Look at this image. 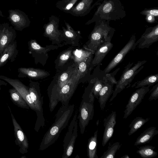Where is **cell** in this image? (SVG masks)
Instances as JSON below:
<instances>
[{
  "mask_svg": "<svg viewBox=\"0 0 158 158\" xmlns=\"http://www.w3.org/2000/svg\"><path fill=\"white\" fill-rule=\"evenodd\" d=\"M147 62L146 60L139 61L131 67L133 63H129L125 68L123 73L117 83L113 95L109 102H111L117 94L124 89L131 86V83L135 76L143 68V64Z\"/></svg>",
  "mask_w": 158,
  "mask_h": 158,
  "instance_id": "6",
  "label": "cell"
},
{
  "mask_svg": "<svg viewBox=\"0 0 158 158\" xmlns=\"http://www.w3.org/2000/svg\"><path fill=\"white\" fill-rule=\"evenodd\" d=\"M94 54L86 49H77L73 50L72 55L74 63L77 65L80 62L93 57Z\"/></svg>",
  "mask_w": 158,
  "mask_h": 158,
  "instance_id": "28",
  "label": "cell"
},
{
  "mask_svg": "<svg viewBox=\"0 0 158 158\" xmlns=\"http://www.w3.org/2000/svg\"><path fill=\"white\" fill-rule=\"evenodd\" d=\"M73 47L72 46L63 51L55 60V68L57 72L63 70L64 67L70 61L73 60L72 52Z\"/></svg>",
  "mask_w": 158,
  "mask_h": 158,
  "instance_id": "24",
  "label": "cell"
},
{
  "mask_svg": "<svg viewBox=\"0 0 158 158\" xmlns=\"http://www.w3.org/2000/svg\"><path fill=\"white\" fill-rule=\"evenodd\" d=\"M116 111H112L103 120V126L105 128L102 137V146H105L113 136L114 128L116 123Z\"/></svg>",
  "mask_w": 158,
  "mask_h": 158,
  "instance_id": "17",
  "label": "cell"
},
{
  "mask_svg": "<svg viewBox=\"0 0 158 158\" xmlns=\"http://www.w3.org/2000/svg\"><path fill=\"white\" fill-rule=\"evenodd\" d=\"M74 104L62 105L56 115L54 123L44 134L39 149L44 150L54 144L58 139L62 131L68 125L74 111Z\"/></svg>",
  "mask_w": 158,
  "mask_h": 158,
  "instance_id": "1",
  "label": "cell"
},
{
  "mask_svg": "<svg viewBox=\"0 0 158 158\" xmlns=\"http://www.w3.org/2000/svg\"><path fill=\"white\" fill-rule=\"evenodd\" d=\"M150 119L149 118H144L141 117H136L129 125L130 130L128 133V135L130 136L135 133Z\"/></svg>",
  "mask_w": 158,
  "mask_h": 158,
  "instance_id": "31",
  "label": "cell"
},
{
  "mask_svg": "<svg viewBox=\"0 0 158 158\" xmlns=\"http://www.w3.org/2000/svg\"><path fill=\"white\" fill-rule=\"evenodd\" d=\"M149 86H146L139 88L132 94L126 106L123 118H127L140 104L149 92Z\"/></svg>",
  "mask_w": 158,
  "mask_h": 158,
  "instance_id": "11",
  "label": "cell"
},
{
  "mask_svg": "<svg viewBox=\"0 0 158 158\" xmlns=\"http://www.w3.org/2000/svg\"><path fill=\"white\" fill-rule=\"evenodd\" d=\"M66 27H62L61 32V40L64 44H70L73 47L79 45V42L81 38V32L75 31L68 23L64 21Z\"/></svg>",
  "mask_w": 158,
  "mask_h": 158,
  "instance_id": "15",
  "label": "cell"
},
{
  "mask_svg": "<svg viewBox=\"0 0 158 158\" xmlns=\"http://www.w3.org/2000/svg\"><path fill=\"white\" fill-rule=\"evenodd\" d=\"M0 79L8 83L20 93L31 110L35 111L37 118L34 129L38 132L40 127L43 128L45 124L43 111L41 110L31 97L28 87L19 80L12 79L3 75H0Z\"/></svg>",
  "mask_w": 158,
  "mask_h": 158,
  "instance_id": "3",
  "label": "cell"
},
{
  "mask_svg": "<svg viewBox=\"0 0 158 158\" xmlns=\"http://www.w3.org/2000/svg\"><path fill=\"white\" fill-rule=\"evenodd\" d=\"M8 13L7 18L15 30L22 31L30 26L31 21L24 12L15 9L9 10Z\"/></svg>",
  "mask_w": 158,
  "mask_h": 158,
  "instance_id": "10",
  "label": "cell"
},
{
  "mask_svg": "<svg viewBox=\"0 0 158 158\" xmlns=\"http://www.w3.org/2000/svg\"><path fill=\"white\" fill-rule=\"evenodd\" d=\"M135 42V35H133L131 37L128 42L113 59L103 70L106 74L109 73L112 69L121 62L127 53L135 48L136 46Z\"/></svg>",
  "mask_w": 158,
  "mask_h": 158,
  "instance_id": "12",
  "label": "cell"
},
{
  "mask_svg": "<svg viewBox=\"0 0 158 158\" xmlns=\"http://www.w3.org/2000/svg\"><path fill=\"white\" fill-rule=\"evenodd\" d=\"M15 29L7 23L0 24V55L9 45L15 40Z\"/></svg>",
  "mask_w": 158,
  "mask_h": 158,
  "instance_id": "14",
  "label": "cell"
},
{
  "mask_svg": "<svg viewBox=\"0 0 158 158\" xmlns=\"http://www.w3.org/2000/svg\"><path fill=\"white\" fill-rule=\"evenodd\" d=\"M28 88L31 98L39 108L43 111L44 97L41 93L39 83L33 81L30 79Z\"/></svg>",
  "mask_w": 158,
  "mask_h": 158,
  "instance_id": "23",
  "label": "cell"
},
{
  "mask_svg": "<svg viewBox=\"0 0 158 158\" xmlns=\"http://www.w3.org/2000/svg\"><path fill=\"white\" fill-rule=\"evenodd\" d=\"M98 132L97 130L94 135L88 139L87 145V156L89 158H98L97 155Z\"/></svg>",
  "mask_w": 158,
  "mask_h": 158,
  "instance_id": "27",
  "label": "cell"
},
{
  "mask_svg": "<svg viewBox=\"0 0 158 158\" xmlns=\"http://www.w3.org/2000/svg\"><path fill=\"white\" fill-rule=\"evenodd\" d=\"M114 32V29L106 24L96 23L89 35V40L83 46L84 48L94 53L100 45L111 41Z\"/></svg>",
  "mask_w": 158,
  "mask_h": 158,
  "instance_id": "4",
  "label": "cell"
},
{
  "mask_svg": "<svg viewBox=\"0 0 158 158\" xmlns=\"http://www.w3.org/2000/svg\"><path fill=\"white\" fill-rule=\"evenodd\" d=\"M130 158V157L128 155H125L121 157V158Z\"/></svg>",
  "mask_w": 158,
  "mask_h": 158,
  "instance_id": "41",
  "label": "cell"
},
{
  "mask_svg": "<svg viewBox=\"0 0 158 158\" xmlns=\"http://www.w3.org/2000/svg\"><path fill=\"white\" fill-rule=\"evenodd\" d=\"M37 0H36V1H37Z\"/></svg>",
  "mask_w": 158,
  "mask_h": 158,
  "instance_id": "44",
  "label": "cell"
},
{
  "mask_svg": "<svg viewBox=\"0 0 158 158\" xmlns=\"http://www.w3.org/2000/svg\"><path fill=\"white\" fill-rule=\"evenodd\" d=\"M121 145L119 142L114 143L108 147L100 158H114L117 152L120 149Z\"/></svg>",
  "mask_w": 158,
  "mask_h": 158,
  "instance_id": "35",
  "label": "cell"
},
{
  "mask_svg": "<svg viewBox=\"0 0 158 158\" xmlns=\"http://www.w3.org/2000/svg\"><path fill=\"white\" fill-rule=\"evenodd\" d=\"M114 85L107 80L99 93L98 102L102 110L105 108L107 101L114 92Z\"/></svg>",
  "mask_w": 158,
  "mask_h": 158,
  "instance_id": "25",
  "label": "cell"
},
{
  "mask_svg": "<svg viewBox=\"0 0 158 158\" xmlns=\"http://www.w3.org/2000/svg\"><path fill=\"white\" fill-rule=\"evenodd\" d=\"M97 76L92 78L90 83L92 85L91 91L95 98L98 99L99 93L107 81L106 74L104 70L100 69V65L97 66Z\"/></svg>",
  "mask_w": 158,
  "mask_h": 158,
  "instance_id": "20",
  "label": "cell"
},
{
  "mask_svg": "<svg viewBox=\"0 0 158 158\" xmlns=\"http://www.w3.org/2000/svg\"><path fill=\"white\" fill-rule=\"evenodd\" d=\"M150 94L148 100L151 101L153 100H156L158 98V84L153 86L150 91Z\"/></svg>",
  "mask_w": 158,
  "mask_h": 158,
  "instance_id": "36",
  "label": "cell"
},
{
  "mask_svg": "<svg viewBox=\"0 0 158 158\" xmlns=\"http://www.w3.org/2000/svg\"><path fill=\"white\" fill-rule=\"evenodd\" d=\"M112 7V6L110 3H107L104 6L103 11L105 13H109L111 11Z\"/></svg>",
  "mask_w": 158,
  "mask_h": 158,
  "instance_id": "39",
  "label": "cell"
},
{
  "mask_svg": "<svg viewBox=\"0 0 158 158\" xmlns=\"http://www.w3.org/2000/svg\"><path fill=\"white\" fill-rule=\"evenodd\" d=\"M59 21L58 18L52 15L49 17V22L43 26L44 36L48 38L52 44L56 45L61 44L62 42L60 30L59 29Z\"/></svg>",
  "mask_w": 158,
  "mask_h": 158,
  "instance_id": "9",
  "label": "cell"
},
{
  "mask_svg": "<svg viewBox=\"0 0 158 158\" xmlns=\"http://www.w3.org/2000/svg\"><path fill=\"white\" fill-rule=\"evenodd\" d=\"M158 40V26L148 28L141 38L136 42V45L139 48H149Z\"/></svg>",
  "mask_w": 158,
  "mask_h": 158,
  "instance_id": "16",
  "label": "cell"
},
{
  "mask_svg": "<svg viewBox=\"0 0 158 158\" xmlns=\"http://www.w3.org/2000/svg\"><path fill=\"white\" fill-rule=\"evenodd\" d=\"M113 46L111 41H106L100 45L94 54V56L91 64L92 69L95 66L100 65L103 59Z\"/></svg>",
  "mask_w": 158,
  "mask_h": 158,
  "instance_id": "19",
  "label": "cell"
},
{
  "mask_svg": "<svg viewBox=\"0 0 158 158\" xmlns=\"http://www.w3.org/2000/svg\"><path fill=\"white\" fill-rule=\"evenodd\" d=\"M18 72L19 73L18 77H27L30 79H37L44 78L50 75L49 73L44 70L33 68H19L18 69Z\"/></svg>",
  "mask_w": 158,
  "mask_h": 158,
  "instance_id": "18",
  "label": "cell"
},
{
  "mask_svg": "<svg viewBox=\"0 0 158 158\" xmlns=\"http://www.w3.org/2000/svg\"><path fill=\"white\" fill-rule=\"evenodd\" d=\"M29 53L34 59L36 64L40 63L43 66L46 63L48 58V52L51 50L57 49L64 45H47L43 47L40 45L35 40H31L28 42Z\"/></svg>",
  "mask_w": 158,
  "mask_h": 158,
  "instance_id": "8",
  "label": "cell"
},
{
  "mask_svg": "<svg viewBox=\"0 0 158 158\" xmlns=\"http://www.w3.org/2000/svg\"><path fill=\"white\" fill-rule=\"evenodd\" d=\"M7 83L5 82L4 80L0 79V90L1 89V86L2 85H6Z\"/></svg>",
  "mask_w": 158,
  "mask_h": 158,
  "instance_id": "40",
  "label": "cell"
},
{
  "mask_svg": "<svg viewBox=\"0 0 158 158\" xmlns=\"http://www.w3.org/2000/svg\"><path fill=\"white\" fill-rule=\"evenodd\" d=\"M81 78L77 66L68 82L61 88L48 95L51 112L54 110L59 102L62 105H69Z\"/></svg>",
  "mask_w": 158,
  "mask_h": 158,
  "instance_id": "2",
  "label": "cell"
},
{
  "mask_svg": "<svg viewBox=\"0 0 158 158\" xmlns=\"http://www.w3.org/2000/svg\"><path fill=\"white\" fill-rule=\"evenodd\" d=\"M26 157L25 156H21L20 158H26Z\"/></svg>",
  "mask_w": 158,
  "mask_h": 158,
  "instance_id": "43",
  "label": "cell"
},
{
  "mask_svg": "<svg viewBox=\"0 0 158 158\" xmlns=\"http://www.w3.org/2000/svg\"><path fill=\"white\" fill-rule=\"evenodd\" d=\"M119 69L120 68H118L111 73H109L106 74V77L107 80L114 85H116L117 83V81L115 79L114 76Z\"/></svg>",
  "mask_w": 158,
  "mask_h": 158,
  "instance_id": "37",
  "label": "cell"
},
{
  "mask_svg": "<svg viewBox=\"0 0 158 158\" xmlns=\"http://www.w3.org/2000/svg\"><path fill=\"white\" fill-rule=\"evenodd\" d=\"M9 92L10 99L14 104L22 108L30 109L27 102L16 89L14 88L10 89Z\"/></svg>",
  "mask_w": 158,
  "mask_h": 158,
  "instance_id": "29",
  "label": "cell"
},
{
  "mask_svg": "<svg viewBox=\"0 0 158 158\" xmlns=\"http://www.w3.org/2000/svg\"><path fill=\"white\" fill-rule=\"evenodd\" d=\"M92 57L82 61L77 65L79 73L81 78L89 73L92 69L91 66Z\"/></svg>",
  "mask_w": 158,
  "mask_h": 158,
  "instance_id": "33",
  "label": "cell"
},
{
  "mask_svg": "<svg viewBox=\"0 0 158 158\" xmlns=\"http://www.w3.org/2000/svg\"><path fill=\"white\" fill-rule=\"evenodd\" d=\"M152 19V16L151 15H149L148 17V20H151Z\"/></svg>",
  "mask_w": 158,
  "mask_h": 158,
  "instance_id": "42",
  "label": "cell"
},
{
  "mask_svg": "<svg viewBox=\"0 0 158 158\" xmlns=\"http://www.w3.org/2000/svg\"><path fill=\"white\" fill-rule=\"evenodd\" d=\"M143 13L147 15H152L155 16H157L158 15V10L157 9H153L150 10L144 11Z\"/></svg>",
  "mask_w": 158,
  "mask_h": 158,
  "instance_id": "38",
  "label": "cell"
},
{
  "mask_svg": "<svg viewBox=\"0 0 158 158\" xmlns=\"http://www.w3.org/2000/svg\"><path fill=\"white\" fill-rule=\"evenodd\" d=\"M10 111L12 122L14 127V132L15 138V143L19 148V151L22 154L26 153L28 152L29 143L27 138L21 127L20 125L16 120L13 114Z\"/></svg>",
  "mask_w": 158,
  "mask_h": 158,
  "instance_id": "13",
  "label": "cell"
},
{
  "mask_svg": "<svg viewBox=\"0 0 158 158\" xmlns=\"http://www.w3.org/2000/svg\"><path fill=\"white\" fill-rule=\"evenodd\" d=\"M78 0H60L56 3V7L61 11L67 13Z\"/></svg>",
  "mask_w": 158,
  "mask_h": 158,
  "instance_id": "34",
  "label": "cell"
},
{
  "mask_svg": "<svg viewBox=\"0 0 158 158\" xmlns=\"http://www.w3.org/2000/svg\"><path fill=\"white\" fill-rule=\"evenodd\" d=\"M158 134V131L156 128L151 127L147 128L137 138L134 145L144 144L149 143L152 139L153 137Z\"/></svg>",
  "mask_w": 158,
  "mask_h": 158,
  "instance_id": "26",
  "label": "cell"
},
{
  "mask_svg": "<svg viewBox=\"0 0 158 158\" xmlns=\"http://www.w3.org/2000/svg\"><path fill=\"white\" fill-rule=\"evenodd\" d=\"M155 147L152 145H145L140 147L136 153L143 158H151L156 157L157 153L154 151Z\"/></svg>",
  "mask_w": 158,
  "mask_h": 158,
  "instance_id": "32",
  "label": "cell"
},
{
  "mask_svg": "<svg viewBox=\"0 0 158 158\" xmlns=\"http://www.w3.org/2000/svg\"><path fill=\"white\" fill-rule=\"evenodd\" d=\"M92 86L85 90L82 97L77 118L79 120L80 133L84 134L86 126L94 115L95 97L91 91Z\"/></svg>",
  "mask_w": 158,
  "mask_h": 158,
  "instance_id": "5",
  "label": "cell"
},
{
  "mask_svg": "<svg viewBox=\"0 0 158 158\" xmlns=\"http://www.w3.org/2000/svg\"><path fill=\"white\" fill-rule=\"evenodd\" d=\"M77 112H76L69 126L63 140V152L62 158H68L72 154L76 139L78 136Z\"/></svg>",
  "mask_w": 158,
  "mask_h": 158,
  "instance_id": "7",
  "label": "cell"
},
{
  "mask_svg": "<svg viewBox=\"0 0 158 158\" xmlns=\"http://www.w3.org/2000/svg\"><path fill=\"white\" fill-rule=\"evenodd\" d=\"M94 0H81L67 13L77 17H82L89 13L92 7Z\"/></svg>",
  "mask_w": 158,
  "mask_h": 158,
  "instance_id": "22",
  "label": "cell"
},
{
  "mask_svg": "<svg viewBox=\"0 0 158 158\" xmlns=\"http://www.w3.org/2000/svg\"><path fill=\"white\" fill-rule=\"evenodd\" d=\"M158 81V74L150 75L143 80L137 81L133 84L131 87L138 88L142 87L152 85Z\"/></svg>",
  "mask_w": 158,
  "mask_h": 158,
  "instance_id": "30",
  "label": "cell"
},
{
  "mask_svg": "<svg viewBox=\"0 0 158 158\" xmlns=\"http://www.w3.org/2000/svg\"><path fill=\"white\" fill-rule=\"evenodd\" d=\"M16 40L9 45L0 55V68L4 66L7 62L14 61L18 56Z\"/></svg>",
  "mask_w": 158,
  "mask_h": 158,
  "instance_id": "21",
  "label": "cell"
}]
</instances>
